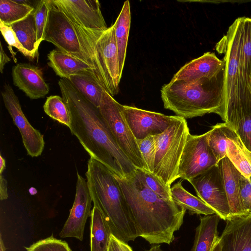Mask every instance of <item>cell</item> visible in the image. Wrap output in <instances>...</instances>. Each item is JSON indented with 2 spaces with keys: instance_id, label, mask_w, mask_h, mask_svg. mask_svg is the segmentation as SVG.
<instances>
[{
  "instance_id": "obj_1",
  "label": "cell",
  "mask_w": 251,
  "mask_h": 251,
  "mask_svg": "<svg viewBox=\"0 0 251 251\" xmlns=\"http://www.w3.org/2000/svg\"><path fill=\"white\" fill-rule=\"evenodd\" d=\"M58 85L71 114V133L90 157L106 167L116 176L127 178L136 167L117 144L99 108L86 100L67 79Z\"/></svg>"
},
{
  "instance_id": "obj_2",
  "label": "cell",
  "mask_w": 251,
  "mask_h": 251,
  "mask_svg": "<svg viewBox=\"0 0 251 251\" xmlns=\"http://www.w3.org/2000/svg\"><path fill=\"white\" fill-rule=\"evenodd\" d=\"M116 177L125 195L138 236L151 244L172 243L175 232L183 223L186 210L159 196L135 175L127 178Z\"/></svg>"
},
{
  "instance_id": "obj_3",
  "label": "cell",
  "mask_w": 251,
  "mask_h": 251,
  "mask_svg": "<svg viewBox=\"0 0 251 251\" xmlns=\"http://www.w3.org/2000/svg\"><path fill=\"white\" fill-rule=\"evenodd\" d=\"M225 64L215 75L193 81L171 80L162 86L164 107L186 118L214 113L225 118Z\"/></svg>"
},
{
  "instance_id": "obj_4",
  "label": "cell",
  "mask_w": 251,
  "mask_h": 251,
  "mask_svg": "<svg viewBox=\"0 0 251 251\" xmlns=\"http://www.w3.org/2000/svg\"><path fill=\"white\" fill-rule=\"evenodd\" d=\"M94 204L102 213L112 234L127 243L138 237L136 228L120 183L104 165L90 157L86 173Z\"/></svg>"
},
{
  "instance_id": "obj_5",
  "label": "cell",
  "mask_w": 251,
  "mask_h": 251,
  "mask_svg": "<svg viewBox=\"0 0 251 251\" xmlns=\"http://www.w3.org/2000/svg\"><path fill=\"white\" fill-rule=\"evenodd\" d=\"M71 22L98 83L112 97L118 94L122 75L114 25L104 29H91Z\"/></svg>"
},
{
  "instance_id": "obj_6",
  "label": "cell",
  "mask_w": 251,
  "mask_h": 251,
  "mask_svg": "<svg viewBox=\"0 0 251 251\" xmlns=\"http://www.w3.org/2000/svg\"><path fill=\"white\" fill-rule=\"evenodd\" d=\"M189 134L186 119L174 116L168 127L154 135L156 153L152 173L169 186L179 178V162Z\"/></svg>"
},
{
  "instance_id": "obj_7",
  "label": "cell",
  "mask_w": 251,
  "mask_h": 251,
  "mask_svg": "<svg viewBox=\"0 0 251 251\" xmlns=\"http://www.w3.org/2000/svg\"><path fill=\"white\" fill-rule=\"evenodd\" d=\"M122 104L103 90L99 107L117 144L136 168L147 170L137 140L122 112Z\"/></svg>"
},
{
  "instance_id": "obj_8",
  "label": "cell",
  "mask_w": 251,
  "mask_h": 251,
  "mask_svg": "<svg viewBox=\"0 0 251 251\" xmlns=\"http://www.w3.org/2000/svg\"><path fill=\"white\" fill-rule=\"evenodd\" d=\"M245 17L236 19L222 39L225 55V118L238 104L239 62Z\"/></svg>"
},
{
  "instance_id": "obj_9",
  "label": "cell",
  "mask_w": 251,
  "mask_h": 251,
  "mask_svg": "<svg viewBox=\"0 0 251 251\" xmlns=\"http://www.w3.org/2000/svg\"><path fill=\"white\" fill-rule=\"evenodd\" d=\"M47 2L49 12L44 41L88 64L71 21L52 0Z\"/></svg>"
},
{
  "instance_id": "obj_10",
  "label": "cell",
  "mask_w": 251,
  "mask_h": 251,
  "mask_svg": "<svg viewBox=\"0 0 251 251\" xmlns=\"http://www.w3.org/2000/svg\"><path fill=\"white\" fill-rule=\"evenodd\" d=\"M208 131L188 135L180 158L178 177L188 181L217 165L207 141Z\"/></svg>"
},
{
  "instance_id": "obj_11",
  "label": "cell",
  "mask_w": 251,
  "mask_h": 251,
  "mask_svg": "<svg viewBox=\"0 0 251 251\" xmlns=\"http://www.w3.org/2000/svg\"><path fill=\"white\" fill-rule=\"evenodd\" d=\"M188 181L198 197L213 209L221 219L226 221L230 217L229 203L218 165Z\"/></svg>"
},
{
  "instance_id": "obj_12",
  "label": "cell",
  "mask_w": 251,
  "mask_h": 251,
  "mask_svg": "<svg viewBox=\"0 0 251 251\" xmlns=\"http://www.w3.org/2000/svg\"><path fill=\"white\" fill-rule=\"evenodd\" d=\"M1 95L5 106L21 134L28 155L31 157L40 156L45 147L43 135L34 128L26 119L20 101L10 85L5 84Z\"/></svg>"
},
{
  "instance_id": "obj_13",
  "label": "cell",
  "mask_w": 251,
  "mask_h": 251,
  "mask_svg": "<svg viewBox=\"0 0 251 251\" xmlns=\"http://www.w3.org/2000/svg\"><path fill=\"white\" fill-rule=\"evenodd\" d=\"M77 177L74 204L59 235L61 238L74 237L81 241L85 224L91 215L93 201L87 181L78 172Z\"/></svg>"
},
{
  "instance_id": "obj_14",
  "label": "cell",
  "mask_w": 251,
  "mask_h": 251,
  "mask_svg": "<svg viewBox=\"0 0 251 251\" xmlns=\"http://www.w3.org/2000/svg\"><path fill=\"white\" fill-rule=\"evenodd\" d=\"M125 119L136 140L163 132L170 125L174 116L122 105Z\"/></svg>"
},
{
  "instance_id": "obj_15",
  "label": "cell",
  "mask_w": 251,
  "mask_h": 251,
  "mask_svg": "<svg viewBox=\"0 0 251 251\" xmlns=\"http://www.w3.org/2000/svg\"><path fill=\"white\" fill-rule=\"evenodd\" d=\"M74 23L88 29H104L108 27L97 0H52Z\"/></svg>"
},
{
  "instance_id": "obj_16",
  "label": "cell",
  "mask_w": 251,
  "mask_h": 251,
  "mask_svg": "<svg viewBox=\"0 0 251 251\" xmlns=\"http://www.w3.org/2000/svg\"><path fill=\"white\" fill-rule=\"evenodd\" d=\"M251 74V19L245 17L239 62L238 104L226 115L240 110H251V96L249 90Z\"/></svg>"
},
{
  "instance_id": "obj_17",
  "label": "cell",
  "mask_w": 251,
  "mask_h": 251,
  "mask_svg": "<svg viewBox=\"0 0 251 251\" xmlns=\"http://www.w3.org/2000/svg\"><path fill=\"white\" fill-rule=\"evenodd\" d=\"M220 236L222 251H251V212L231 216Z\"/></svg>"
},
{
  "instance_id": "obj_18",
  "label": "cell",
  "mask_w": 251,
  "mask_h": 251,
  "mask_svg": "<svg viewBox=\"0 0 251 251\" xmlns=\"http://www.w3.org/2000/svg\"><path fill=\"white\" fill-rule=\"evenodd\" d=\"M13 84L24 92L30 99L44 97L50 88L38 67L27 63H19L12 70Z\"/></svg>"
},
{
  "instance_id": "obj_19",
  "label": "cell",
  "mask_w": 251,
  "mask_h": 251,
  "mask_svg": "<svg viewBox=\"0 0 251 251\" xmlns=\"http://www.w3.org/2000/svg\"><path fill=\"white\" fill-rule=\"evenodd\" d=\"M225 61L219 59L214 52H207L183 66L171 80L193 81L216 74L225 65Z\"/></svg>"
},
{
  "instance_id": "obj_20",
  "label": "cell",
  "mask_w": 251,
  "mask_h": 251,
  "mask_svg": "<svg viewBox=\"0 0 251 251\" xmlns=\"http://www.w3.org/2000/svg\"><path fill=\"white\" fill-rule=\"evenodd\" d=\"M47 56L49 66L62 78L81 75L90 76L98 83L94 70L85 62L59 50H53Z\"/></svg>"
},
{
  "instance_id": "obj_21",
  "label": "cell",
  "mask_w": 251,
  "mask_h": 251,
  "mask_svg": "<svg viewBox=\"0 0 251 251\" xmlns=\"http://www.w3.org/2000/svg\"><path fill=\"white\" fill-rule=\"evenodd\" d=\"M217 165L222 176L231 216L246 213L243 207L240 195V181L241 173L227 157L221 159Z\"/></svg>"
},
{
  "instance_id": "obj_22",
  "label": "cell",
  "mask_w": 251,
  "mask_h": 251,
  "mask_svg": "<svg viewBox=\"0 0 251 251\" xmlns=\"http://www.w3.org/2000/svg\"><path fill=\"white\" fill-rule=\"evenodd\" d=\"M226 153V157L244 177H251V152L230 127Z\"/></svg>"
},
{
  "instance_id": "obj_23",
  "label": "cell",
  "mask_w": 251,
  "mask_h": 251,
  "mask_svg": "<svg viewBox=\"0 0 251 251\" xmlns=\"http://www.w3.org/2000/svg\"><path fill=\"white\" fill-rule=\"evenodd\" d=\"M220 219L216 214L200 218V223L196 228L194 244L190 251H212L220 237L218 226Z\"/></svg>"
},
{
  "instance_id": "obj_24",
  "label": "cell",
  "mask_w": 251,
  "mask_h": 251,
  "mask_svg": "<svg viewBox=\"0 0 251 251\" xmlns=\"http://www.w3.org/2000/svg\"><path fill=\"white\" fill-rule=\"evenodd\" d=\"M111 234L102 213L94 204L91 215L90 251H108Z\"/></svg>"
},
{
  "instance_id": "obj_25",
  "label": "cell",
  "mask_w": 251,
  "mask_h": 251,
  "mask_svg": "<svg viewBox=\"0 0 251 251\" xmlns=\"http://www.w3.org/2000/svg\"><path fill=\"white\" fill-rule=\"evenodd\" d=\"M172 201L178 206L188 210L191 215L194 214L209 215L216 212L205 203L198 197L188 192L182 186L181 181L175 184L171 188Z\"/></svg>"
},
{
  "instance_id": "obj_26",
  "label": "cell",
  "mask_w": 251,
  "mask_h": 251,
  "mask_svg": "<svg viewBox=\"0 0 251 251\" xmlns=\"http://www.w3.org/2000/svg\"><path fill=\"white\" fill-rule=\"evenodd\" d=\"M131 23L130 4L126 1L114 25L120 71L122 75L126 57V48Z\"/></svg>"
},
{
  "instance_id": "obj_27",
  "label": "cell",
  "mask_w": 251,
  "mask_h": 251,
  "mask_svg": "<svg viewBox=\"0 0 251 251\" xmlns=\"http://www.w3.org/2000/svg\"><path fill=\"white\" fill-rule=\"evenodd\" d=\"M10 26L24 48L35 58L38 54V45L34 11L25 19Z\"/></svg>"
},
{
  "instance_id": "obj_28",
  "label": "cell",
  "mask_w": 251,
  "mask_h": 251,
  "mask_svg": "<svg viewBox=\"0 0 251 251\" xmlns=\"http://www.w3.org/2000/svg\"><path fill=\"white\" fill-rule=\"evenodd\" d=\"M35 8L26 1L0 0V22L10 26L26 18Z\"/></svg>"
},
{
  "instance_id": "obj_29",
  "label": "cell",
  "mask_w": 251,
  "mask_h": 251,
  "mask_svg": "<svg viewBox=\"0 0 251 251\" xmlns=\"http://www.w3.org/2000/svg\"><path fill=\"white\" fill-rule=\"evenodd\" d=\"M67 79L86 100L96 107H100L104 90L93 79L87 75H71Z\"/></svg>"
},
{
  "instance_id": "obj_30",
  "label": "cell",
  "mask_w": 251,
  "mask_h": 251,
  "mask_svg": "<svg viewBox=\"0 0 251 251\" xmlns=\"http://www.w3.org/2000/svg\"><path fill=\"white\" fill-rule=\"evenodd\" d=\"M229 128L224 122L217 124L208 131V144L217 163L226 157V149Z\"/></svg>"
},
{
  "instance_id": "obj_31",
  "label": "cell",
  "mask_w": 251,
  "mask_h": 251,
  "mask_svg": "<svg viewBox=\"0 0 251 251\" xmlns=\"http://www.w3.org/2000/svg\"><path fill=\"white\" fill-rule=\"evenodd\" d=\"M45 112L49 117L65 125L69 128L71 125L69 109L62 97L57 95L47 98L43 106Z\"/></svg>"
},
{
  "instance_id": "obj_32",
  "label": "cell",
  "mask_w": 251,
  "mask_h": 251,
  "mask_svg": "<svg viewBox=\"0 0 251 251\" xmlns=\"http://www.w3.org/2000/svg\"><path fill=\"white\" fill-rule=\"evenodd\" d=\"M135 176L147 187L163 199L172 201L171 187L167 185L161 179L152 173L136 168Z\"/></svg>"
},
{
  "instance_id": "obj_33",
  "label": "cell",
  "mask_w": 251,
  "mask_h": 251,
  "mask_svg": "<svg viewBox=\"0 0 251 251\" xmlns=\"http://www.w3.org/2000/svg\"><path fill=\"white\" fill-rule=\"evenodd\" d=\"M25 248L26 251H72L66 241L55 238L52 235Z\"/></svg>"
},
{
  "instance_id": "obj_34",
  "label": "cell",
  "mask_w": 251,
  "mask_h": 251,
  "mask_svg": "<svg viewBox=\"0 0 251 251\" xmlns=\"http://www.w3.org/2000/svg\"><path fill=\"white\" fill-rule=\"evenodd\" d=\"M140 152L145 163L147 170L153 173L156 153L154 135L142 140H136Z\"/></svg>"
},
{
  "instance_id": "obj_35",
  "label": "cell",
  "mask_w": 251,
  "mask_h": 251,
  "mask_svg": "<svg viewBox=\"0 0 251 251\" xmlns=\"http://www.w3.org/2000/svg\"><path fill=\"white\" fill-rule=\"evenodd\" d=\"M48 12L49 7L47 0L39 1L36 4L34 11V17L37 29V42L39 46L44 40Z\"/></svg>"
},
{
  "instance_id": "obj_36",
  "label": "cell",
  "mask_w": 251,
  "mask_h": 251,
  "mask_svg": "<svg viewBox=\"0 0 251 251\" xmlns=\"http://www.w3.org/2000/svg\"><path fill=\"white\" fill-rule=\"evenodd\" d=\"M0 29L2 36L9 45V49L15 62H17V60L15 57V53L13 51L11 48L12 47L16 48L24 56L32 59L34 58L33 56L22 46L15 32L10 26L6 25L1 22H0Z\"/></svg>"
},
{
  "instance_id": "obj_37",
  "label": "cell",
  "mask_w": 251,
  "mask_h": 251,
  "mask_svg": "<svg viewBox=\"0 0 251 251\" xmlns=\"http://www.w3.org/2000/svg\"><path fill=\"white\" fill-rule=\"evenodd\" d=\"M240 186L241 199L244 212H251V177L247 178L242 175Z\"/></svg>"
},
{
  "instance_id": "obj_38",
  "label": "cell",
  "mask_w": 251,
  "mask_h": 251,
  "mask_svg": "<svg viewBox=\"0 0 251 251\" xmlns=\"http://www.w3.org/2000/svg\"><path fill=\"white\" fill-rule=\"evenodd\" d=\"M108 251H133L132 248L122 240L117 238L112 234L110 237Z\"/></svg>"
},
{
  "instance_id": "obj_39",
  "label": "cell",
  "mask_w": 251,
  "mask_h": 251,
  "mask_svg": "<svg viewBox=\"0 0 251 251\" xmlns=\"http://www.w3.org/2000/svg\"><path fill=\"white\" fill-rule=\"evenodd\" d=\"M7 180L2 176H0V199L1 201L6 200L8 198L7 193Z\"/></svg>"
},
{
  "instance_id": "obj_40",
  "label": "cell",
  "mask_w": 251,
  "mask_h": 251,
  "mask_svg": "<svg viewBox=\"0 0 251 251\" xmlns=\"http://www.w3.org/2000/svg\"><path fill=\"white\" fill-rule=\"evenodd\" d=\"M11 60L10 58L7 55L4 51L1 43H0V71L3 73L5 65Z\"/></svg>"
},
{
  "instance_id": "obj_41",
  "label": "cell",
  "mask_w": 251,
  "mask_h": 251,
  "mask_svg": "<svg viewBox=\"0 0 251 251\" xmlns=\"http://www.w3.org/2000/svg\"><path fill=\"white\" fill-rule=\"evenodd\" d=\"M212 251H222V244L220 237L215 243Z\"/></svg>"
},
{
  "instance_id": "obj_42",
  "label": "cell",
  "mask_w": 251,
  "mask_h": 251,
  "mask_svg": "<svg viewBox=\"0 0 251 251\" xmlns=\"http://www.w3.org/2000/svg\"><path fill=\"white\" fill-rule=\"evenodd\" d=\"M5 168V160L1 155H0V175H2V173L4 171Z\"/></svg>"
},
{
  "instance_id": "obj_43",
  "label": "cell",
  "mask_w": 251,
  "mask_h": 251,
  "mask_svg": "<svg viewBox=\"0 0 251 251\" xmlns=\"http://www.w3.org/2000/svg\"><path fill=\"white\" fill-rule=\"evenodd\" d=\"M0 251H6V248L2 240V235L1 233L0 235Z\"/></svg>"
},
{
  "instance_id": "obj_44",
  "label": "cell",
  "mask_w": 251,
  "mask_h": 251,
  "mask_svg": "<svg viewBox=\"0 0 251 251\" xmlns=\"http://www.w3.org/2000/svg\"><path fill=\"white\" fill-rule=\"evenodd\" d=\"M160 247L159 245L153 246L147 251H163Z\"/></svg>"
},
{
  "instance_id": "obj_45",
  "label": "cell",
  "mask_w": 251,
  "mask_h": 251,
  "mask_svg": "<svg viewBox=\"0 0 251 251\" xmlns=\"http://www.w3.org/2000/svg\"><path fill=\"white\" fill-rule=\"evenodd\" d=\"M249 90L250 93V95L251 96V81H250V82L249 84Z\"/></svg>"
},
{
  "instance_id": "obj_46",
  "label": "cell",
  "mask_w": 251,
  "mask_h": 251,
  "mask_svg": "<svg viewBox=\"0 0 251 251\" xmlns=\"http://www.w3.org/2000/svg\"><path fill=\"white\" fill-rule=\"evenodd\" d=\"M250 81H251V75H250Z\"/></svg>"
}]
</instances>
